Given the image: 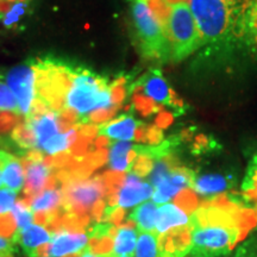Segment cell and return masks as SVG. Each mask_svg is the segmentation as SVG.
<instances>
[{"mask_svg":"<svg viewBox=\"0 0 257 257\" xmlns=\"http://www.w3.org/2000/svg\"><path fill=\"white\" fill-rule=\"evenodd\" d=\"M248 14L252 17H257V0H250Z\"/></svg>","mask_w":257,"mask_h":257,"instance_id":"74e56055","label":"cell"},{"mask_svg":"<svg viewBox=\"0 0 257 257\" xmlns=\"http://www.w3.org/2000/svg\"><path fill=\"white\" fill-rule=\"evenodd\" d=\"M18 115L14 112L0 111V134H8L14 130L19 123Z\"/></svg>","mask_w":257,"mask_h":257,"instance_id":"836d02e7","label":"cell"},{"mask_svg":"<svg viewBox=\"0 0 257 257\" xmlns=\"http://www.w3.org/2000/svg\"><path fill=\"white\" fill-rule=\"evenodd\" d=\"M159 238L156 231L138 233L134 257H161Z\"/></svg>","mask_w":257,"mask_h":257,"instance_id":"d4e9b609","label":"cell"},{"mask_svg":"<svg viewBox=\"0 0 257 257\" xmlns=\"http://www.w3.org/2000/svg\"><path fill=\"white\" fill-rule=\"evenodd\" d=\"M137 227L134 229L133 226H120L117 229L113 246H112V255L114 257L120 256H134L135 249H136L137 238H138Z\"/></svg>","mask_w":257,"mask_h":257,"instance_id":"603a6c76","label":"cell"},{"mask_svg":"<svg viewBox=\"0 0 257 257\" xmlns=\"http://www.w3.org/2000/svg\"><path fill=\"white\" fill-rule=\"evenodd\" d=\"M162 140V131L160 127L150 126L148 128V142L150 144H156Z\"/></svg>","mask_w":257,"mask_h":257,"instance_id":"e575fe53","label":"cell"},{"mask_svg":"<svg viewBox=\"0 0 257 257\" xmlns=\"http://www.w3.org/2000/svg\"><path fill=\"white\" fill-rule=\"evenodd\" d=\"M51 233L47 227L40 224H31L22 231L15 233L12 242L18 244L28 257H38L41 248L49 244Z\"/></svg>","mask_w":257,"mask_h":257,"instance_id":"7c38bea8","label":"cell"},{"mask_svg":"<svg viewBox=\"0 0 257 257\" xmlns=\"http://www.w3.org/2000/svg\"><path fill=\"white\" fill-rule=\"evenodd\" d=\"M30 124V126L34 131L35 138H36V149H42V146L47 142L49 138L59 134V117L56 112L49 111L48 113L41 115L36 119H25Z\"/></svg>","mask_w":257,"mask_h":257,"instance_id":"d6986e66","label":"cell"},{"mask_svg":"<svg viewBox=\"0 0 257 257\" xmlns=\"http://www.w3.org/2000/svg\"><path fill=\"white\" fill-rule=\"evenodd\" d=\"M3 2V0H0V3H2Z\"/></svg>","mask_w":257,"mask_h":257,"instance_id":"ee69618b","label":"cell"},{"mask_svg":"<svg viewBox=\"0 0 257 257\" xmlns=\"http://www.w3.org/2000/svg\"><path fill=\"white\" fill-rule=\"evenodd\" d=\"M131 10L143 55L161 62H167L172 59L168 36L150 10L147 0H131Z\"/></svg>","mask_w":257,"mask_h":257,"instance_id":"5b68a950","label":"cell"},{"mask_svg":"<svg viewBox=\"0 0 257 257\" xmlns=\"http://www.w3.org/2000/svg\"><path fill=\"white\" fill-rule=\"evenodd\" d=\"M11 138L21 149L25 152L36 149V138H35L34 131L28 121H19L17 126L12 130Z\"/></svg>","mask_w":257,"mask_h":257,"instance_id":"4316f807","label":"cell"},{"mask_svg":"<svg viewBox=\"0 0 257 257\" xmlns=\"http://www.w3.org/2000/svg\"><path fill=\"white\" fill-rule=\"evenodd\" d=\"M25 175L23 163L12 154H9L3 168V186L15 192H19L24 187Z\"/></svg>","mask_w":257,"mask_h":257,"instance_id":"44dd1931","label":"cell"},{"mask_svg":"<svg viewBox=\"0 0 257 257\" xmlns=\"http://www.w3.org/2000/svg\"><path fill=\"white\" fill-rule=\"evenodd\" d=\"M161 257H186L191 252V227L187 226L173 229L161 234Z\"/></svg>","mask_w":257,"mask_h":257,"instance_id":"4fadbf2b","label":"cell"},{"mask_svg":"<svg viewBox=\"0 0 257 257\" xmlns=\"http://www.w3.org/2000/svg\"><path fill=\"white\" fill-rule=\"evenodd\" d=\"M249 4L250 2L189 0L202 38V47L230 51L237 49L238 44L255 46L249 30Z\"/></svg>","mask_w":257,"mask_h":257,"instance_id":"7a4b0ae2","label":"cell"},{"mask_svg":"<svg viewBox=\"0 0 257 257\" xmlns=\"http://www.w3.org/2000/svg\"><path fill=\"white\" fill-rule=\"evenodd\" d=\"M25 11H27V4H25L24 2L14 3L11 9L8 11V14L3 17V24H4L6 28L15 27V25L19 22V19L25 15Z\"/></svg>","mask_w":257,"mask_h":257,"instance_id":"f546056e","label":"cell"},{"mask_svg":"<svg viewBox=\"0 0 257 257\" xmlns=\"http://www.w3.org/2000/svg\"><path fill=\"white\" fill-rule=\"evenodd\" d=\"M78 140L76 128L72 127L69 131L64 134H57L47 141L42 146L41 152L48 154V155H57V154L67 152L68 148H72L74 143Z\"/></svg>","mask_w":257,"mask_h":257,"instance_id":"cb8c5ba5","label":"cell"},{"mask_svg":"<svg viewBox=\"0 0 257 257\" xmlns=\"http://www.w3.org/2000/svg\"><path fill=\"white\" fill-rule=\"evenodd\" d=\"M12 213H14L16 225H17V232L31 225L35 219V213L31 210L30 204L25 199L16 201Z\"/></svg>","mask_w":257,"mask_h":257,"instance_id":"83f0119b","label":"cell"},{"mask_svg":"<svg viewBox=\"0 0 257 257\" xmlns=\"http://www.w3.org/2000/svg\"><path fill=\"white\" fill-rule=\"evenodd\" d=\"M168 40L174 62L184 61L202 47L200 31L187 2L170 5Z\"/></svg>","mask_w":257,"mask_h":257,"instance_id":"277c9868","label":"cell"},{"mask_svg":"<svg viewBox=\"0 0 257 257\" xmlns=\"http://www.w3.org/2000/svg\"><path fill=\"white\" fill-rule=\"evenodd\" d=\"M140 124L141 121L135 119L133 114H121L117 119L99 126L98 135L110 138V140L130 142L135 140V135H136V130Z\"/></svg>","mask_w":257,"mask_h":257,"instance_id":"2e32d148","label":"cell"},{"mask_svg":"<svg viewBox=\"0 0 257 257\" xmlns=\"http://www.w3.org/2000/svg\"><path fill=\"white\" fill-rule=\"evenodd\" d=\"M233 178L221 174H206L195 178L192 189L204 197H218L232 187Z\"/></svg>","mask_w":257,"mask_h":257,"instance_id":"ac0fdd59","label":"cell"},{"mask_svg":"<svg viewBox=\"0 0 257 257\" xmlns=\"http://www.w3.org/2000/svg\"><path fill=\"white\" fill-rule=\"evenodd\" d=\"M107 192L104 178L73 180L67 182L66 188L63 189V208L68 214L78 219L82 225V220L89 219L88 213L93 211L101 198Z\"/></svg>","mask_w":257,"mask_h":257,"instance_id":"8992f818","label":"cell"},{"mask_svg":"<svg viewBox=\"0 0 257 257\" xmlns=\"http://www.w3.org/2000/svg\"><path fill=\"white\" fill-rule=\"evenodd\" d=\"M157 210H159L157 204L148 200L135 207L134 211L128 214L127 219L136 224L138 232L155 231Z\"/></svg>","mask_w":257,"mask_h":257,"instance_id":"ffe728a7","label":"cell"},{"mask_svg":"<svg viewBox=\"0 0 257 257\" xmlns=\"http://www.w3.org/2000/svg\"><path fill=\"white\" fill-rule=\"evenodd\" d=\"M243 197L257 211V155L253 157L246 170L245 178L242 184Z\"/></svg>","mask_w":257,"mask_h":257,"instance_id":"484cf974","label":"cell"},{"mask_svg":"<svg viewBox=\"0 0 257 257\" xmlns=\"http://www.w3.org/2000/svg\"><path fill=\"white\" fill-rule=\"evenodd\" d=\"M6 83L19 105V113L27 115L36 98V70L34 60L12 67L6 73Z\"/></svg>","mask_w":257,"mask_h":257,"instance_id":"52a82bcc","label":"cell"},{"mask_svg":"<svg viewBox=\"0 0 257 257\" xmlns=\"http://www.w3.org/2000/svg\"><path fill=\"white\" fill-rule=\"evenodd\" d=\"M134 106L140 111V113L143 115H149L152 112L156 110L155 102L152 101V99L140 92H136L134 95Z\"/></svg>","mask_w":257,"mask_h":257,"instance_id":"d6a6232c","label":"cell"},{"mask_svg":"<svg viewBox=\"0 0 257 257\" xmlns=\"http://www.w3.org/2000/svg\"><path fill=\"white\" fill-rule=\"evenodd\" d=\"M15 245L16 244L12 242V239L5 238V237L0 236V255H2V253L14 252Z\"/></svg>","mask_w":257,"mask_h":257,"instance_id":"d590c367","label":"cell"},{"mask_svg":"<svg viewBox=\"0 0 257 257\" xmlns=\"http://www.w3.org/2000/svg\"><path fill=\"white\" fill-rule=\"evenodd\" d=\"M70 229L72 227H60L57 232L51 236L47 257L74 256L87 248L88 233L76 232Z\"/></svg>","mask_w":257,"mask_h":257,"instance_id":"ba28073f","label":"cell"},{"mask_svg":"<svg viewBox=\"0 0 257 257\" xmlns=\"http://www.w3.org/2000/svg\"><path fill=\"white\" fill-rule=\"evenodd\" d=\"M110 83L92 70L75 68L72 87L66 96V106L79 114L115 106L112 102Z\"/></svg>","mask_w":257,"mask_h":257,"instance_id":"3957f363","label":"cell"},{"mask_svg":"<svg viewBox=\"0 0 257 257\" xmlns=\"http://www.w3.org/2000/svg\"><path fill=\"white\" fill-rule=\"evenodd\" d=\"M0 257H15L14 252H8V253H2Z\"/></svg>","mask_w":257,"mask_h":257,"instance_id":"f35d334b","label":"cell"},{"mask_svg":"<svg viewBox=\"0 0 257 257\" xmlns=\"http://www.w3.org/2000/svg\"><path fill=\"white\" fill-rule=\"evenodd\" d=\"M229 2H236V3H249L250 0H229Z\"/></svg>","mask_w":257,"mask_h":257,"instance_id":"ab89813d","label":"cell"},{"mask_svg":"<svg viewBox=\"0 0 257 257\" xmlns=\"http://www.w3.org/2000/svg\"><path fill=\"white\" fill-rule=\"evenodd\" d=\"M226 257H230V256H226Z\"/></svg>","mask_w":257,"mask_h":257,"instance_id":"f6af8a7d","label":"cell"},{"mask_svg":"<svg viewBox=\"0 0 257 257\" xmlns=\"http://www.w3.org/2000/svg\"><path fill=\"white\" fill-rule=\"evenodd\" d=\"M189 219H191V214L187 211L180 207L175 202L174 204L167 202V204L161 205L157 210L155 231L159 236H161L173 229L187 226Z\"/></svg>","mask_w":257,"mask_h":257,"instance_id":"9a60e30c","label":"cell"},{"mask_svg":"<svg viewBox=\"0 0 257 257\" xmlns=\"http://www.w3.org/2000/svg\"><path fill=\"white\" fill-rule=\"evenodd\" d=\"M195 176L192 170L184 167H175L173 172L155 187L153 201L157 205L167 204L170 199L175 198L179 193L187 188H192Z\"/></svg>","mask_w":257,"mask_h":257,"instance_id":"8fae6325","label":"cell"},{"mask_svg":"<svg viewBox=\"0 0 257 257\" xmlns=\"http://www.w3.org/2000/svg\"><path fill=\"white\" fill-rule=\"evenodd\" d=\"M23 166L27 167L25 172V184H24V194L29 201L40 194V192L46 187L49 182L50 167L44 162V160L40 161H27L22 160Z\"/></svg>","mask_w":257,"mask_h":257,"instance_id":"5bb4252c","label":"cell"},{"mask_svg":"<svg viewBox=\"0 0 257 257\" xmlns=\"http://www.w3.org/2000/svg\"><path fill=\"white\" fill-rule=\"evenodd\" d=\"M62 197L63 193L60 189L48 188L32 199L30 201V207L35 214H44V217L38 220H41L42 223L44 221L50 223L55 217L54 211H56L61 202L63 201Z\"/></svg>","mask_w":257,"mask_h":257,"instance_id":"e0dca14e","label":"cell"},{"mask_svg":"<svg viewBox=\"0 0 257 257\" xmlns=\"http://www.w3.org/2000/svg\"><path fill=\"white\" fill-rule=\"evenodd\" d=\"M133 148L134 144L127 142V141L111 142L108 163H110V168L113 172H130L131 167H133V162L130 159V153Z\"/></svg>","mask_w":257,"mask_h":257,"instance_id":"7402d4cb","label":"cell"},{"mask_svg":"<svg viewBox=\"0 0 257 257\" xmlns=\"http://www.w3.org/2000/svg\"><path fill=\"white\" fill-rule=\"evenodd\" d=\"M10 3H17V2H23V0H9Z\"/></svg>","mask_w":257,"mask_h":257,"instance_id":"60d3db41","label":"cell"},{"mask_svg":"<svg viewBox=\"0 0 257 257\" xmlns=\"http://www.w3.org/2000/svg\"><path fill=\"white\" fill-rule=\"evenodd\" d=\"M257 226V211L218 195L191 214L193 257H226L248 239Z\"/></svg>","mask_w":257,"mask_h":257,"instance_id":"6da1fadb","label":"cell"},{"mask_svg":"<svg viewBox=\"0 0 257 257\" xmlns=\"http://www.w3.org/2000/svg\"><path fill=\"white\" fill-rule=\"evenodd\" d=\"M230 257H257V236L252 234L244 240Z\"/></svg>","mask_w":257,"mask_h":257,"instance_id":"1f68e13d","label":"cell"},{"mask_svg":"<svg viewBox=\"0 0 257 257\" xmlns=\"http://www.w3.org/2000/svg\"><path fill=\"white\" fill-rule=\"evenodd\" d=\"M135 87H143L144 94L152 99L154 102L172 106L176 110L180 108V105H181L180 101H178V96L169 87L160 69H152L148 72L137 82L134 83L133 88Z\"/></svg>","mask_w":257,"mask_h":257,"instance_id":"30bf717a","label":"cell"},{"mask_svg":"<svg viewBox=\"0 0 257 257\" xmlns=\"http://www.w3.org/2000/svg\"><path fill=\"white\" fill-rule=\"evenodd\" d=\"M0 111L14 112V113L21 114L17 99L10 89L8 83L3 81L2 76H0Z\"/></svg>","mask_w":257,"mask_h":257,"instance_id":"f1b7e54d","label":"cell"},{"mask_svg":"<svg viewBox=\"0 0 257 257\" xmlns=\"http://www.w3.org/2000/svg\"><path fill=\"white\" fill-rule=\"evenodd\" d=\"M120 257H134V256H120Z\"/></svg>","mask_w":257,"mask_h":257,"instance_id":"b9f144b4","label":"cell"},{"mask_svg":"<svg viewBox=\"0 0 257 257\" xmlns=\"http://www.w3.org/2000/svg\"><path fill=\"white\" fill-rule=\"evenodd\" d=\"M17 192L3 186L0 188V216L11 213L16 204Z\"/></svg>","mask_w":257,"mask_h":257,"instance_id":"4dcf8cb0","label":"cell"},{"mask_svg":"<svg viewBox=\"0 0 257 257\" xmlns=\"http://www.w3.org/2000/svg\"><path fill=\"white\" fill-rule=\"evenodd\" d=\"M154 186L149 181H144L134 172H127L123 185L119 188L117 197V207L131 208L143 204L153 198Z\"/></svg>","mask_w":257,"mask_h":257,"instance_id":"9c48e42d","label":"cell"},{"mask_svg":"<svg viewBox=\"0 0 257 257\" xmlns=\"http://www.w3.org/2000/svg\"><path fill=\"white\" fill-rule=\"evenodd\" d=\"M248 21L250 34H251L253 43H255V46H257V17H252V16L248 14Z\"/></svg>","mask_w":257,"mask_h":257,"instance_id":"8d00e7d4","label":"cell"},{"mask_svg":"<svg viewBox=\"0 0 257 257\" xmlns=\"http://www.w3.org/2000/svg\"><path fill=\"white\" fill-rule=\"evenodd\" d=\"M186 257H193V256H191V255H187Z\"/></svg>","mask_w":257,"mask_h":257,"instance_id":"7bdbcfd3","label":"cell"}]
</instances>
